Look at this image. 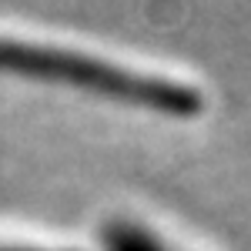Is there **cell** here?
I'll use <instances>...</instances> for the list:
<instances>
[{
	"label": "cell",
	"mask_w": 251,
	"mask_h": 251,
	"mask_svg": "<svg viewBox=\"0 0 251 251\" xmlns=\"http://www.w3.org/2000/svg\"><path fill=\"white\" fill-rule=\"evenodd\" d=\"M100 245H104V251H177L157 231L137 225V221H127V218L111 221L100 234Z\"/></svg>",
	"instance_id": "cell-2"
},
{
	"label": "cell",
	"mask_w": 251,
	"mask_h": 251,
	"mask_svg": "<svg viewBox=\"0 0 251 251\" xmlns=\"http://www.w3.org/2000/svg\"><path fill=\"white\" fill-rule=\"evenodd\" d=\"M0 74L37 80V84L74 87L84 94L111 97L117 104L164 117H194L204 107L201 91H194L184 80L151 77L144 71L124 67L114 60L17 37H0Z\"/></svg>",
	"instance_id": "cell-1"
},
{
	"label": "cell",
	"mask_w": 251,
	"mask_h": 251,
	"mask_svg": "<svg viewBox=\"0 0 251 251\" xmlns=\"http://www.w3.org/2000/svg\"><path fill=\"white\" fill-rule=\"evenodd\" d=\"M0 251H74V248H47V245H14V241H0Z\"/></svg>",
	"instance_id": "cell-3"
}]
</instances>
